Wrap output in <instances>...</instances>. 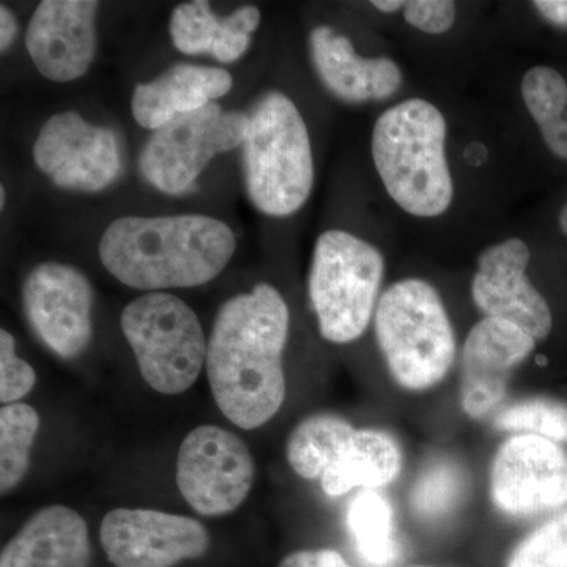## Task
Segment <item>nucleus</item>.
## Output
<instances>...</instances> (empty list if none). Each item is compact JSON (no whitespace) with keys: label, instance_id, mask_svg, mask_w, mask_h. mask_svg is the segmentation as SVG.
Listing matches in <instances>:
<instances>
[{"label":"nucleus","instance_id":"31","mask_svg":"<svg viewBox=\"0 0 567 567\" xmlns=\"http://www.w3.org/2000/svg\"><path fill=\"white\" fill-rule=\"evenodd\" d=\"M402 10L410 25L431 35L453 29L457 17L456 3L451 0H410Z\"/></svg>","mask_w":567,"mask_h":567},{"label":"nucleus","instance_id":"23","mask_svg":"<svg viewBox=\"0 0 567 567\" xmlns=\"http://www.w3.org/2000/svg\"><path fill=\"white\" fill-rule=\"evenodd\" d=\"M522 96L548 151L567 159V82L563 74L550 66H533L522 80Z\"/></svg>","mask_w":567,"mask_h":567},{"label":"nucleus","instance_id":"27","mask_svg":"<svg viewBox=\"0 0 567 567\" xmlns=\"http://www.w3.org/2000/svg\"><path fill=\"white\" fill-rule=\"evenodd\" d=\"M171 39L183 54L212 52L221 32V20L213 14L210 3L194 0L178 6L171 17Z\"/></svg>","mask_w":567,"mask_h":567},{"label":"nucleus","instance_id":"17","mask_svg":"<svg viewBox=\"0 0 567 567\" xmlns=\"http://www.w3.org/2000/svg\"><path fill=\"white\" fill-rule=\"evenodd\" d=\"M317 74L336 99L346 103L382 102L401 89L402 71L390 58H361L352 41L319 25L309 35Z\"/></svg>","mask_w":567,"mask_h":567},{"label":"nucleus","instance_id":"14","mask_svg":"<svg viewBox=\"0 0 567 567\" xmlns=\"http://www.w3.org/2000/svg\"><path fill=\"white\" fill-rule=\"evenodd\" d=\"M529 248L520 238H507L477 259L472 298L484 316L505 320L544 341L554 327L550 306L529 281Z\"/></svg>","mask_w":567,"mask_h":567},{"label":"nucleus","instance_id":"7","mask_svg":"<svg viewBox=\"0 0 567 567\" xmlns=\"http://www.w3.org/2000/svg\"><path fill=\"white\" fill-rule=\"evenodd\" d=\"M121 327L152 390L182 394L199 379L208 342L199 317L181 298L142 295L123 309Z\"/></svg>","mask_w":567,"mask_h":567},{"label":"nucleus","instance_id":"29","mask_svg":"<svg viewBox=\"0 0 567 567\" xmlns=\"http://www.w3.org/2000/svg\"><path fill=\"white\" fill-rule=\"evenodd\" d=\"M35 371L17 354V341L9 331H0V401L17 404L35 386Z\"/></svg>","mask_w":567,"mask_h":567},{"label":"nucleus","instance_id":"24","mask_svg":"<svg viewBox=\"0 0 567 567\" xmlns=\"http://www.w3.org/2000/svg\"><path fill=\"white\" fill-rule=\"evenodd\" d=\"M40 429L33 406L17 402L0 410V491H13L31 465V450Z\"/></svg>","mask_w":567,"mask_h":567},{"label":"nucleus","instance_id":"26","mask_svg":"<svg viewBox=\"0 0 567 567\" xmlns=\"http://www.w3.org/2000/svg\"><path fill=\"white\" fill-rule=\"evenodd\" d=\"M495 427L567 443V405L546 398L516 402L496 416Z\"/></svg>","mask_w":567,"mask_h":567},{"label":"nucleus","instance_id":"13","mask_svg":"<svg viewBox=\"0 0 567 567\" xmlns=\"http://www.w3.org/2000/svg\"><path fill=\"white\" fill-rule=\"evenodd\" d=\"M100 540L115 567H171L203 557L210 546L207 529L196 518L126 507L104 516Z\"/></svg>","mask_w":567,"mask_h":567},{"label":"nucleus","instance_id":"30","mask_svg":"<svg viewBox=\"0 0 567 567\" xmlns=\"http://www.w3.org/2000/svg\"><path fill=\"white\" fill-rule=\"evenodd\" d=\"M260 11L246 6L221 20V32L210 54L216 61L230 63L238 61L251 43L254 31L259 28Z\"/></svg>","mask_w":567,"mask_h":567},{"label":"nucleus","instance_id":"32","mask_svg":"<svg viewBox=\"0 0 567 567\" xmlns=\"http://www.w3.org/2000/svg\"><path fill=\"white\" fill-rule=\"evenodd\" d=\"M279 567H352L338 551L320 548V550L295 551L281 561Z\"/></svg>","mask_w":567,"mask_h":567},{"label":"nucleus","instance_id":"19","mask_svg":"<svg viewBox=\"0 0 567 567\" xmlns=\"http://www.w3.org/2000/svg\"><path fill=\"white\" fill-rule=\"evenodd\" d=\"M233 89L229 71L215 66H173L147 84L136 85L132 99L133 117L142 128L158 130L178 115L200 110Z\"/></svg>","mask_w":567,"mask_h":567},{"label":"nucleus","instance_id":"28","mask_svg":"<svg viewBox=\"0 0 567 567\" xmlns=\"http://www.w3.org/2000/svg\"><path fill=\"white\" fill-rule=\"evenodd\" d=\"M507 567H567V509L529 533L514 548Z\"/></svg>","mask_w":567,"mask_h":567},{"label":"nucleus","instance_id":"21","mask_svg":"<svg viewBox=\"0 0 567 567\" xmlns=\"http://www.w3.org/2000/svg\"><path fill=\"white\" fill-rule=\"evenodd\" d=\"M354 431L350 421L330 413L306 417L287 440V461L303 480H320Z\"/></svg>","mask_w":567,"mask_h":567},{"label":"nucleus","instance_id":"2","mask_svg":"<svg viewBox=\"0 0 567 567\" xmlns=\"http://www.w3.org/2000/svg\"><path fill=\"white\" fill-rule=\"evenodd\" d=\"M235 235L212 216L115 219L100 241V259L118 282L159 292L210 282L235 252Z\"/></svg>","mask_w":567,"mask_h":567},{"label":"nucleus","instance_id":"15","mask_svg":"<svg viewBox=\"0 0 567 567\" xmlns=\"http://www.w3.org/2000/svg\"><path fill=\"white\" fill-rule=\"evenodd\" d=\"M535 347V339L517 324L491 317L477 322L462 350L461 404L466 415L480 420L492 412Z\"/></svg>","mask_w":567,"mask_h":567},{"label":"nucleus","instance_id":"12","mask_svg":"<svg viewBox=\"0 0 567 567\" xmlns=\"http://www.w3.org/2000/svg\"><path fill=\"white\" fill-rule=\"evenodd\" d=\"M22 305L33 333L65 360L80 357L93 333V289L78 268L37 265L22 286Z\"/></svg>","mask_w":567,"mask_h":567},{"label":"nucleus","instance_id":"10","mask_svg":"<svg viewBox=\"0 0 567 567\" xmlns=\"http://www.w3.org/2000/svg\"><path fill=\"white\" fill-rule=\"evenodd\" d=\"M491 495L507 516L561 509L567 506L566 451L544 436H511L492 462Z\"/></svg>","mask_w":567,"mask_h":567},{"label":"nucleus","instance_id":"38","mask_svg":"<svg viewBox=\"0 0 567 567\" xmlns=\"http://www.w3.org/2000/svg\"><path fill=\"white\" fill-rule=\"evenodd\" d=\"M423 567H425V566H423Z\"/></svg>","mask_w":567,"mask_h":567},{"label":"nucleus","instance_id":"18","mask_svg":"<svg viewBox=\"0 0 567 567\" xmlns=\"http://www.w3.org/2000/svg\"><path fill=\"white\" fill-rule=\"evenodd\" d=\"M87 524L74 509L55 505L33 514L3 547L0 567H89Z\"/></svg>","mask_w":567,"mask_h":567},{"label":"nucleus","instance_id":"34","mask_svg":"<svg viewBox=\"0 0 567 567\" xmlns=\"http://www.w3.org/2000/svg\"><path fill=\"white\" fill-rule=\"evenodd\" d=\"M18 35V22L9 7L0 6V50L6 52Z\"/></svg>","mask_w":567,"mask_h":567},{"label":"nucleus","instance_id":"20","mask_svg":"<svg viewBox=\"0 0 567 567\" xmlns=\"http://www.w3.org/2000/svg\"><path fill=\"white\" fill-rule=\"evenodd\" d=\"M402 468V451L394 436L377 429H357L320 477L328 496L353 488L375 491L393 483Z\"/></svg>","mask_w":567,"mask_h":567},{"label":"nucleus","instance_id":"6","mask_svg":"<svg viewBox=\"0 0 567 567\" xmlns=\"http://www.w3.org/2000/svg\"><path fill=\"white\" fill-rule=\"evenodd\" d=\"M383 275L382 252L363 238L336 229L317 238L309 297L327 341L349 344L364 334L379 305Z\"/></svg>","mask_w":567,"mask_h":567},{"label":"nucleus","instance_id":"9","mask_svg":"<svg viewBox=\"0 0 567 567\" xmlns=\"http://www.w3.org/2000/svg\"><path fill=\"white\" fill-rule=\"evenodd\" d=\"M256 464L240 436L205 424L182 442L177 457V486L183 498L200 516L234 513L248 498Z\"/></svg>","mask_w":567,"mask_h":567},{"label":"nucleus","instance_id":"37","mask_svg":"<svg viewBox=\"0 0 567 567\" xmlns=\"http://www.w3.org/2000/svg\"><path fill=\"white\" fill-rule=\"evenodd\" d=\"M6 197H7V194H6V188H0V207H6Z\"/></svg>","mask_w":567,"mask_h":567},{"label":"nucleus","instance_id":"36","mask_svg":"<svg viewBox=\"0 0 567 567\" xmlns=\"http://www.w3.org/2000/svg\"><path fill=\"white\" fill-rule=\"evenodd\" d=\"M558 223L559 229H561V233L567 237V204L563 207L561 213H559Z\"/></svg>","mask_w":567,"mask_h":567},{"label":"nucleus","instance_id":"35","mask_svg":"<svg viewBox=\"0 0 567 567\" xmlns=\"http://www.w3.org/2000/svg\"><path fill=\"white\" fill-rule=\"evenodd\" d=\"M372 6H374V9L383 11V13H394V11L404 9V2H401V0H374Z\"/></svg>","mask_w":567,"mask_h":567},{"label":"nucleus","instance_id":"8","mask_svg":"<svg viewBox=\"0 0 567 567\" xmlns=\"http://www.w3.org/2000/svg\"><path fill=\"white\" fill-rule=\"evenodd\" d=\"M248 125L245 112L216 103L178 115L145 142L141 173L162 193L185 194L216 155L244 145Z\"/></svg>","mask_w":567,"mask_h":567},{"label":"nucleus","instance_id":"4","mask_svg":"<svg viewBox=\"0 0 567 567\" xmlns=\"http://www.w3.org/2000/svg\"><path fill=\"white\" fill-rule=\"evenodd\" d=\"M375 334L388 371L409 391L439 385L456 360V334L442 297L431 282H394L375 309Z\"/></svg>","mask_w":567,"mask_h":567},{"label":"nucleus","instance_id":"3","mask_svg":"<svg viewBox=\"0 0 567 567\" xmlns=\"http://www.w3.org/2000/svg\"><path fill=\"white\" fill-rule=\"evenodd\" d=\"M446 134L445 115L423 99L394 104L375 122L371 151L377 173L409 215L436 218L453 204Z\"/></svg>","mask_w":567,"mask_h":567},{"label":"nucleus","instance_id":"1","mask_svg":"<svg viewBox=\"0 0 567 567\" xmlns=\"http://www.w3.org/2000/svg\"><path fill=\"white\" fill-rule=\"evenodd\" d=\"M289 308L270 284L219 308L207 347V377L224 416L245 431L267 424L286 399Z\"/></svg>","mask_w":567,"mask_h":567},{"label":"nucleus","instance_id":"33","mask_svg":"<svg viewBox=\"0 0 567 567\" xmlns=\"http://www.w3.org/2000/svg\"><path fill=\"white\" fill-rule=\"evenodd\" d=\"M533 7L544 20L567 28V0H536Z\"/></svg>","mask_w":567,"mask_h":567},{"label":"nucleus","instance_id":"11","mask_svg":"<svg viewBox=\"0 0 567 567\" xmlns=\"http://www.w3.org/2000/svg\"><path fill=\"white\" fill-rule=\"evenodd\" d=\"M33 159L54 185L74 192L107 188L122 169L115 133L73 111L52 115L33 145Z\"/></svg>","mask_w":567,"mask_h":567},{"label":"nucleus","instance_id":"16","mask_svg":"<svg viewBox=\"0 0 567 567\" xmlns=\"http://www.w3.org/2000/svg\"><path fill=\"white\" fill-rule=\"evenodd\" d=\"M96 11L93 0H44L29 21L25 47L48 80H80L96 52Z\"/></svg>","mask_w":567,"mask_h":567},{"label":"nucleus","instance_id":"5","mask_svg":"<svg viewBox=\"0 0 567 567\" xmlns=\"http://www.w3.org/2000/svg\"><path fill=\"white\" fill-rule=\"evenodd\" d=\"M246 192L257 210L289 216L315 185V158L303 115L289 96L270 92L249 114L244 145Z\"/></svg>","mask_w":567,"mask_h":567},{"label":"nucleus","instance_id":"25","mask_svg":"<svg viewBox=\"0 0 567 567\" xmlns=\"http://www.w3.org/2000/svg\"><path fill=\"white\" fill-rule=\"evenodd\" d=\"M464 487L461 466L450 461L432 462L417 477L410 494V506L423 518L446 516L461 502Z\"/></svg>","mask_w":567,"mask_h":567},{"label":"nucleus","instance_id":"22","mask_svg":"<svg viewBox=\"0 0 567 567\" xmlns=\"http://www.w3.org/2000/svg\"><path fill=\"white\" fill-rule=\"evenodd\" d=\"M347 528L368 565L390 567L398 561L401 546L395 539L393 507L379 492L363 491L354 496L347 509Z\"/></svg>","mask_w":567,"mask_h":567}]
</instances>
